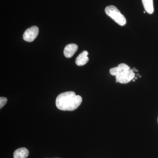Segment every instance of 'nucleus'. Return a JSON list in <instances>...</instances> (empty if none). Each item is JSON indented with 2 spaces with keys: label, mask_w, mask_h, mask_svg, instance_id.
Wrapping results in <instances>:
<instances>
[{
  "label": "nucleus",
  "mask_w": 158,
  "mask_h": 158,
  "mask_svg": "<svg viewBox=\"0 0 158 158\" xmlns=\"http://www.w3.org/2000/svg\"><path fill=\"white\" fill-rule=\"evenodd\" d=\"M82 98L73 91H67L59 94L56 99V106L59 110L72 111L81 104Z\"/></svg>",
  "instance_id": "1"
},
{
  "label": "nucleus",
  "mask_w": 158,
  "mask_h": 158,
  "mask_svg": "<svg viewBox=\"0 0 158 158\" xmlns=\"http://www.w3.org/2000/svg\"><path fill=\"white\" fill-rule=\"evenodd\" d=\"M110 74L115 76L116 82L121 84H127L135 77V73L131 69L128 65L124 63H121L117 67L111 68L110 69Z\"/></svg>",
  "instance_id": "2"
},
{
  "label": "nucleus",
  "mask_w": 158,
  "mask_h": 158,
  "mask_svg": "<svg viewBox=\"0 0 158 158\" xmlns=\"http://www.w3.org/2000/svg\"><path fill=\"white\" fill-rule=\"evenodd\" d=\"M105 12L108 16L116 22L118 24L121 26L125 25L126 19L116 6H108L105 9Z\"/></svg>",
  "instance_id": "3"
},
{
  "label": "nucleus",
  "mask_w": 158,
  "mask_h": 158,
  "mask_svg": "<svg viewBox=\"0 0 158 158\" xmlns=\"http://www.w3.org/2000/svg\"><path fill=\"white\" fill-rule=\"evenodd\" d=\"M39 33V29L36 26H33L27 29L23 35V39L27 42H31L36 39Z\"/></svg>",
  "instance_id": "4"
},
{
  "label": "nucleus",
  "mask_w": 158,
  "mask_h": 158,
  "mask_svg": "<svg viewBox=\"0 0 158 158\" xmlns=\"http://www.w3.org/2000/svg\"><path fill=\"white\" fill-rule=\"evenodd\" d=\"M88 52L87 51H84L82 52L80 55L77 57L76 59V64L78 66H83L87 64L89 61L88 57Z\"/></svg>",
  "instance_id": "5"
},
{
  "label": "nucleus",
  "mask_w": 158,
  "mask_h": 158,
  "mask_svg": "<svg viewBox=\"0 0 158 158\" xmlns=\"http://www.w3.org/2000/svg\"><path fill=\"white\" fill-rule=\"evenodd\" d=\"M78 46L75 44H70L65 46L64 50V56L66 58H71L76 52Z\"/></svg>",
  "instance_id": "6"
},
{
  "label": "nucleus",
  "mask_w": 158,
  "mask_h": 158,
  "mask_svg": "<svg viewBox=\"0 0 158 158\" xmlns=\"http://www.w3.org/2000/svg\"><path fill=\"white\" fill-rule=\"evenodd\" d=\"M28 150L26 148H21L15 151L14 158H27L29 155Z\"/></svg>",
  "instance_id": "7"
},
{
  "label": "nucleus",
  "mask_w": 158,
  "mask_h": 158,
  "mask_svg": "<svg viewBox=\"0 0 158 158\" xmlns=\"http://www.w3.org/2000/svg\"><path fill=\"white\" fill-rule=\"evenodd\" d=\"M142 2L145 11L148 14H152L154 12L153 1L142 0Z\"/></svg>",
  "instance_id": "8"
},
{
  "label": "nucleus",
  "mask_w": 158,
  "mask_h": 158,
  "mask_svg": "<svg viewBox=\"0 0 158 158\" xmlns=\"http://www.w3.org/2000/svg\"><path fill=\"white\" fill-rule=\"evenodd\" d=\"M7 102V98L5 97L0 98V109L2 108L6 104Z\"/></svg>",
  "instance_id": "9"
},
{
  "label": "nucleus",
  "mask_w": 158,
  "mask_h": 158,
  "mask_svg": "<svg viewBox=\"0 0 158 158\" xmlns=\"http://www.w3.org/2000/svg\"><path fill=\"white\" fill-rule=\"evenodd\" d=\"M132 69H133V71H136V72H138V70H137V69H136V68H133Z\"/></svg>",
  "instance_id": "10"
},
{
  "label": "nucleus",
  "mask_w": 158,
  "mask_h": 158,
  "mask_svg": "<svg viewBox=\"0 0 158 158\" xmlns=\"http://www.w3.org/2000/svg\"><path fill=\"white\" fill-rule=\"evenodd\" d=\"M144 13H145V11H144Z\"/></svg>",
  "instance_id": "11"
},
{
  "label": "nucleus",
  "mask_w": 158,
  "mask_h": 158,
  "mask_svg": "<svg viewBox=\"0 0 158 158\" xmlns=\"http://www.w3.org/2000/svg\"></svg>",
  "instance_id": "12"
}]
</instances>
